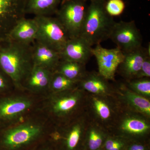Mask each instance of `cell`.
<instances>
[{"label":"cell","mask_w":150,"mask_h":150,"mask_svg":"<svg viewBox=\"0 0 150 150\" xmlns=\"http://www.w3.org/2000/svg\"><path fill=\"white\" fill-rule=\"evenodd\" d=\"M33 67L32 45L19 43L8 37L0 40V69L15 88L24 89L25 81Z\"/></svg>","instance_id":"cell-1"},{"label":"cell","mask_w":150,"mask_h":150,"mask_svg":"<svg viewBox=\"0 0 150 150\" xmlns=\"http://www.w3.org/2000/svg\"><path fill=\"white\" fill-rule=\"evenodd\" d=\"M106 0H91L88 6L80 36L92 46L109 39L116 22L105 8Z\"/></svg>","instance_id":"cell-2"},{"label":"cell","mask_w":150,"mask_h":150,"mask_svg":"<svg viewBox=\"0 0 150 150\" xmlns=\"http://www.w3.org/2000/svg\"><path fill=\"white\" fill-rule=\"evenodd\" d=\"M40 124L25 122L0 128V150H28L39 143L44 134Z\"/></svg>","instance_id":"cell-3"},{"label":"cell","mask_w":150,"mask_h":150,"mask_svg":"<svg viewBox=\"0 0 150 150\" xmlns=\"http://www.w3.org/2000/svg\"><path fill=\"white\" fill-rule=\"evenodd\" d=\"M87 7L84 0H62L55 15L69 39L80 36Z\"/></svg>","instance_id":"cell-4"},{"label":"cell","mask_w":150,"mask_h":150,"mask_svg":"<svg viewBox=\"0 0 150 150\" xmlns=\"http://www.w3.org/2000/svg\"><path fill=\"white\" fill-rule=\"evenodd\" d=\"M34 18L38 28L35 40L60 53L69 39L61 23L56 17L36 16Z\"/></svg>","instance_id":"cell-5"},{"label":"cell","mask_w":150,"mask_h":150,"mask_svg":"<svg viewBox=\"0 0 150 150\" xmlns=\"http://www.w3.org/2000/svg\"><path fill=\"white\" fill-rule=\"evenodd\" d=\"M109 39L123 53L142 46L143 37L134 21L115 22Z\"/></svg>","instance_id":"cell-6"},{"label":"cell","mask_w":150,"mask_h":150,"mask_svg":"<svg viewBox=\"0 0 150 150\" xmlns=\"http://www.w3.org/2000/svg\"><path fill=\"white\" fill-rule=\"evenodd\" d=\"M33 104L29 98L8 94L0 96V128L9 126L31 108Z\"/></svg>","instance_id":"cell-7"},{"label":"cell","mask_w":150,"mask_h":150,"mask_svg":"<svg viewBox=\"0 0 150 150\" xmlns=\"http://www.w3.org/2000/svg\"><path fill=\"white\" fill-rule=\"evenodd\" d=\"M92 53L96 59L98 73L108 80H114L115 73L124 58L123 52L118 47L107 49L99 44L92 48Z\"/></svg>","instance_id":"cell-8"},{"label":"cell","mask_w":150,"mask_h":150,"mask_svg":"<svg viewBox=\"0 0 150 150\" xmlns=\"http://www.w3.org/2000/svg\"><path fill=\"white\" fill-rule=\"evenodd\" d=\"M26 0H0V40L8 36L20 20L25 17Z\"/></svg>","instance_id":"cell-9"},{"label":"cell","mask_w":150,"mask_h":150,"mask_svg":"<svg viewBox=\"0 0 150 150\" xmlns=\"http://www.w3.org/2000/svg\"><path fill=\"white\" fill-rule=\"evenodd\" d=\"M83 91L78 86L71 90L53 93L49 103L51 112L58 117L70 115L80 104Z\"/></svg>","instance_id":"cell-10"},{"label":"cell","mask_w":150,"mask_h":150,"mask_svg":"<svg viewBox=\"0 0 150 150\" xmlns=\"http://www.w3.org/2000/svg\"><path fill=\"white\" fill-rule=\"evenodd\" d=\"M92 48V46L81 36L71 38L60 53L61 60L86 64L93 56Z\"/></svg>","instance_id":"cell-11"},{"label":"cell","mask_w":150,"mask_h":150,"mask_svg":"<svg viewBox=\"0 0 150 150\" xmlns=\"http://www.w3.org/2000/svg\"><path fill=\"white\" fill-rule=\"evenodd\" d=\"M150 49L149 43L147 48L142 46L133 51L123 53V62L118 67L121 75L128 81L136 79L145 56L147 54L150 55Z\"/></svg>","instance_id":"cell-12"},{"label":"cell","mask_w":150,"mask_h":150,"mask_svg":"<svg viewBox=\"0 0 150 150\" xmlns=\"http://www.w3.org/2000/svg\"><path fill=\"white\" fill-rule=\"evenodd\" d=\"M32 48L34 66L43 67L54 72L61 61L60 53L36 40L32 43Z\"/></svg>","instance_id":"cell-13"},{"label":"cell","mask_w":150,"mask_h":150,"mask_svg":"<svg viewBox=\"0 0 150 150\" xmlns=\"http://www.w3.org/2000/svg\"><path fill=\"white\" fill-rule=\"evenodd\" d=\"M38 25L35 18H22L16 25L8 37L23 44L32 45L37 36Z\"/></svg>","instance_id":"cell-14"},{"label":"cell","mask_w":150,"mask_h":150,"mask_svg":"<svg viewBox=\"0 0 150 150\" xmlns=\"http://www.w3.org/2000/svg\"><path fill=\"white\" fill-rule=\"evenodd\" d=\"M78 86L93 95L98 96H107L111 91L108 80L96 72H87L80 81Z\"/></svg>","instance_id":"cell-15"},{"label":"cell","mask_w":150,"mask_h":150,"mask_svg":"<svg viewBox=\"0 0 150 150\" xmlns=\"http://www.w3.org/2000/svg\"><path fill=\"white\" fill-rule=\"evenodd\" d=\"M53 72L43 67L34 66L23 84V88L38 92L49 88Z\"/></svg>","instance_id":"cell-16"},{"label":"cell","mask_w":150,"mask_h":150,"mask_svg":"<svg viewBox=\"0 0 150 150\" xmlns=\"http://www.w3.org/2000/svg\"><path fill=\"white\" fill-rule=\"evenodd\" d=\"M120 90L123 93V101L131 110L140 113L145 118H150L149 99L136 93L123 85L121 86Z\"/></svg>","instance_id":"cell-17"},{"label":"cell","mask_w":150,"mask_h":150,"mask_svg":"<svg viewBox=\"0 0 150 150\" xmlns=\"http://www.w3.org/2000/svg\"><path fill=\"white\" fill-rule=\"evenodd\" d=\"M121 132L131 136H142L150 131V125L145 118L138 115H127L123 117L119 124Z\"/></svg>","instance_id":"cell-18"},{"label":"cell","mask_w":150,"mask_h":150,"mask_svg":"<svg viewBox=\"0 0 150 150\" xmlns=\"http://www.w3.org/2000/svg\"><path fill=\"white\" fill-rule=\"evenodd\" d=\"M62 0H26L25 14L36 16L55 14Z\"/></svg>","instance_id":"cell-19"},{"label":"cell","mask_w":150,"mask_h":150,"mask_svg":"<svg viewBox=\"0 0 150 150\" xmlns=\"http://www.w3.org/2000/svg\"><path fill=\"white\" fill-rule=\"evenodd\" d=\"M86 64L61 60L54 72L61 74L72 80L80 81L87 73Z\"/></svg>","instance_id":"cell-20"},{"label":"cell","mask_w":150,"mask_h":150,"mask_svg":"<svg viewBox=\"0 0 150 150\" xmlns=\"http://www.w3.org/2000/svg\"><path fill=\"white\" fill-rule=\"evenodd\" d=\"M105 97L93 95L91 98L93 109L97 117L103 122H107L112 118L114 111L110 103Z\"/></svg>","instance_id":"cell-21"},{"label":"cell","mask_w":150,"mask_h":150,"mask_svg":"<svg viewBox=\"0 0 150 150\" xmlns=\"http://www.w3.org/2000/svg\"><path fill=\"white\" fill-rule=\"evenodd\" d=\"M79 81L69 79L59 73L54 72L48 90L52 93L71 90L77 87Z\"/></svg>","instance_id":"cell-22"},{"label":"cell","mask_w":150,"mask_h":150,"mask_svg":"<svg viewBox=\"0 0 150 150\" xmlns=\"http://www.w3.org/2000/svg\"><path fill=\"white\" fill-rule=\"evenodd\" d=\"M83 123L78 122L74 124L67 132L65 137H62L60 140L63 139L66 150H75L77 147L84 130ZM59 140V141H60Z\"/></svg>","instance_id":"cell-23"},{"label":"cell","mask_w":150,"mask_h":150,"mask_svg":"<svg viewBox=\"0 0 150 150\" xmlns=\"http://www.w3.org/2000/svg\"><path fill=\"white\" fill-rule=\"evenodd\" d=\"M126 86L140 95L149 99L150 98L149 78H140L130 80L128 81Z\"/></svg>","instance_id":"cell-24"},{"label":"cell","mask_w":150,"mask_h":150,"mask_svg":"<svg viewBox=\"0 0 150 150\" xmlns=\"http://www.w3.org/2000/svg\"><path fill=\"white\" fill-rule=\"evenodd\" d=\"M103 133L98 127H90L87 133V145L90 150H98L103 141Z\"/></svg>","instance_id":"cell-25"},{"label":"cell","mask_w":150,"mask_h":150,"mask_svg":"<svg viewBox=\"0 0 150 150\" xmlns=\"http://www.w3.org/2000/svg\"><path fill=\"white\" fill-rule=\"evenodd\" d=\"M126 4L123 0H106L105 8L108 13L112 17L121 15L125 10Z\"/></svg>","instance_id":"cell-26"},{"label":"cell","mask_w":150,"mask_h":150,"mask_svg":"<svg viewBox=\"0 0 150 150\" xmlns=\"http://www.w3.org/2000/svg\"><path fill=\"white\" fill-rule=\"evenodd\" d=\"M12 87L14 86L11 79L0 69V96L8 94Z\"/></svg>","instance_id":"cell-27"},{"label":"cell","mask_w":150,"mask_h":150,"mask_svg":"<svg viewBox=\"0 0 150 150\" xmlns=\"http://www.w3.org/2000/svg\"><path fill=\"white\" fill-rule=\"evenodd\" d=\"M150 77V55L147 54L144 61L139 72L137 74L136 79L148 78Z\"/></svg>","instance_id":"cell-28"},{"label":"cell","mask_w":150,"mask_h":150,"mask_svg":"<svg viewBox=\"0 0 150 150\" xmlns=\"http://www.w3.org/2000/svg\"><path fill=\"white\" fill-rule=\"evenodd\" d=\"M121 142L122 141L118 139L108 138L105 143V148L106 150H109L112 147L121 143Z\"/></svg>","instance_id":"cell-29"},{"label":"cell","mask_w":150,"mask_h":150,"mask_svg":"<svg viewBox=\"0 0 150 150\" xmlns=\"http://www.w3.org/2000/svg\"><path fill=\"white\" fill-rule=\"evenodd\" d=\"M37 144L30 150H55L50 142Z\"/></svg>","instance_id":"cell-30"},{"label":"cell","mask_w":150,"mask_h":150,"mask_svg":"<svg viewBox=\"0 0 150 150\" xmlns=\"http://www.w3.org/2000/svg\"><path fill=\"white\" fill-rule=\"evenodd\" d=\"M146 149V147L143 145L140 144H134L130 146L128 150H144Z\"/></svg>","instance_id":"cell-31"},{"label":"cell","mask_w":150,"mask_h":150,"mask_svg":"<svg viewBox=\"0 0 150 150\" xmlns=\"http://www.w3.org/2000/svg\"><path fill=\"white\" fill-rule=\"evenodd\" d=\"M125 146V143L122 141L118 144L115 145L108 150H122Z\"/></svg>","instance_id":"cell-32"},{"label":"cell","mask_w":150,"mask_h":150,"mask_svg":"<svg viewBox=\"0 0 150 150\" xmlns=\"http://www.w3.org/2000/svg\"><path fill=\"white\" fill-rule=\"evenodd\" d=\"M84 1H86L87 2L88 1H91V0H84Z\"/></svg>","instance_id":"cell-33"},{"label":"cell","mask_w":150,"mask_h":150,"mask_svg":"<svg viewBox=\"0 0 150 150\" xmlns=\"http://www.w3.org/2000/svg\"><path fill=\"white\" fill-rule=\"evenodd\" d=\"M146 150V149H145V150Z\"/></svg>","instance_id":"cell-34"}]
</instances>
